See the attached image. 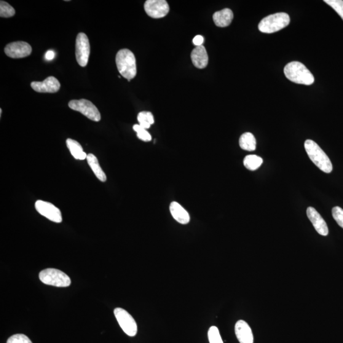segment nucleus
Instances as JSON below:
<instances>
[{
	"instance_id": "obj_1",
	"label": "nucleus",
	"mask_w": 343,
	"mask_h": 343,
	"mask_svg": "<svg viewBox=\"0 0 343 343\" xmlns=\"http://www.w3.org/2000/svg\"><path fill=\"white\" fill-rule=\"evenodd\" d=\"M287 79L297 84L310 85L315 82L314 77L303 64L294 61L284 68Z\"/></svg>"
},
{
	"instance_id": "obj_2",
	"label": "nucleus",
	"mask_w": 343,
	"mask_h": 343,
	"mask_svg": "<svg viewBox=\"0 0 343 343\" xmlns=\"http://www.w3.org/2000/svg\"><path fill=\"white\" fill-rule=\"evenodd\" d=\"M116 64L120 74L128 82L136 76V58L130 50L124 49L119 51L116 55Z\"/></svg>"
},
{
	"instance_id": "obj_3",
	"label": "nucleus",
	"mask_w": 343,
	"mask_h": 343,
	"mask_svg": "<svg viewBox=\"0 0 343 343\" xmlns=\"http://www.w3.org/2000/svg\"><path fill=\"white\" fill-rule=\"evenodd\" d=\"M304 147L308 157L317 167L324 173H331L332 164L330 159L315 141L308 139L305 141Z\"/></svg>"
},
{
	"instance_id": "obj_4",
	"label": "nucleus",
	"mask_w": 343,
	"mask_h": 343,
	"mask_svg": "<svg viewBox=\"0 0 343 343\" xmlns=\"http://www.w3.org/2000/svg\"><path fill=\"white\" fill-rule=\"evenodd\" d=\"M288 13H277L264 17L259 24V30L264 33H273L285 28L290 23Z\"/></svg>"
},
{
	"instance_id": "obj_5",
	"label": "nucleus",
	"mask_w": 343,
	"mask_h": 343,
	"mask_svg": "<svg viewBox=\"0 0 343 343\" xmlns=\"http://www.w3.org/2000/svg\"><path fill=\"white\" fill-rule=\"evenodd\" d=\"M40 280L46 285L67 288L71 285V279L65 273L55 269H47L39 274Z\"/></svg>"
},
{
	"instance_id": "obj_6",
	"label": "nucleus",
	"mask_w": 343,
	"mask_h": 343,
	"mask_svg": "<svg viewBox=\"0 0 343 343\" xmlns=\"http://www.w3.org/2000/svg\"><path fill=\"white\" fill-rule=\"evenodd\" d=\"M69 108L74 111H79L94 122H99L101 119L100 112L92 102L87 99L72 100L68 104Z\"/></svg>"
},
{
	"instance_id": "obj_7",
	"label": "nucleus",
	"mask_w": 343,
	"mask_h": 343,
	"mask_svg": "<svg viewBox=\"0 0 343 343\" xmlns=\"http://www.w3.org/2000/svg\"><path fill=\"white\" fill-rule=\"evenodd\" d=\"M114 314L123 332L130 337L135 336L138 332V326L132 315L121 308L115 309Z\"/></svg>"
},
{
	"instance_id": "obj_8",
	"label": "nucleus",
	"mask_w": 343,
	"mask_h": 343,
	"mask_svg": "<svg viewBox=\"0 0 343 343\" xmlns=\"http://www.w3.org/2000/svg\"><path fill=\"white\" fill-rule=\"evenodd\" d=\"M75 55L79 65L85 67L87 65L90 52L89 40L84 33L78 34L76 39Z\"/></svg>"
},
{
	"instance_id": "obj_9",
	"label": "nucleus",
	"mask_w": 343,
	"mask_h": 343,
	"mask_svg": "<svg viewBox=\"0 0 343 343\" xmlns=\"http://www.w3.org/2000/svg\"><path fill=\"white\" fill-rule=\"evenodd\" d=\"M169 5L165 0H147L144 4V10L152 18L164 17L169 12Z\"/></svg>"
},
{
	"instance_id": "obj_10",
	"label": "nucleus",
	"mask_w": 343,
	"mask_h": 343,
	"mask_svg": "<svg viewBox=\"0 0 343 343\" xmlns=\"http://www.w3.org/2000/svg\"><path fill=\"white\" fill-rule=\"evenodd\" d=\"M35 208L37 213L51 221L60 223L63 221L61 211L52 203L43 200H37Z\"/></svg>"
},
{
	"instance_id": "obj_11",
	"label": "nucleus",
	"mask_w": 343,
	"mask_h": 343,
	"mask_svg": "<svg viewBox=\"0 0 343 343\" xmlns=\"http://www.w3.org/2000/svg\"><path fill=\"white\" fill-rule=\"evenodd\" d=\"M5 53L9 58L20 59L28 57L31 54L32 48L31 45L25 42H15L10 43L5 47Z\"/></svg>"
},
{
	"instance_id": "obj_12",
	"label": "nucleus",
	"mask_w": 343,
	"mask_h": 343,
	"mask_svg": "<svg viewBox=\"0 0 343 343\" xmlns=\"http://www.w3.org/2000/svg\"><path fill=\"white\" fill-rule=\"evenodd\" d=\"M31 86L34 91L40 93H55L61 87L60 82L53 77L47 78L44 82H31Z\"/></svg>"
},
{
	"instance_id": "obj_13",
	"label": "nucleus",
	"mask_w": 343,
	"mask_h": 343,
	"mask_svg": "<svg viewBox=\"0 0 343 343\" xmlns=\"http://www.w3.org/2000/svg\"><path fill=\"white\" fill-rule=\"evenodd\" d=\"M307 214L308 219L312 222L316 231L319 234L322 236H327L329 234L328 225L316 209L309 207L307 208Z\"/></svg>"
},
{
	"instance_id": "obj_14",
	"label": "nucleus",
	"mask_w": 343,
	"mask_h": 343,
	"mask_svg": "<svg viewBox=\"0 0 343 343\" xmlns=\"http://www.w3.org/2000/svg\"><path fill=\"white\" fill-rule=\"evenodd\" d=\"M236 336L240 343H254V336L250 326L246 321H238L235 327Z\"/></svg>"
},
{
	"instance_id": "obj_15",
	"label": "nucleus",
	"mask_w": 343,
	"mask_h": 343,
	"mask_svg": "<svg viewBox=\"0 0 343 343\" xmlns=\"http://www.w3.org/2000/svg\"><path fill=\"white\" fill-rule=\"evenodd\" d=\"M193 64L198 69H203L207 67L208 63V57L205 48L202 46L196 47L191 53Z\"/></svg>"
},
{
	"instance_id": "obj_16",
	"label": "nucleus",
	"mask_w": 343,
	"mask_h": 343,
	"mask_svg": "<svg viewBox=\"0 0 343 343\" xmlns=\"http://www.w3.org/2000/svg\"><path fill=\"white\" fill-rule=\"evenodd\" d=\"M170 212L174 219L179 223L182 224L189 223V214L179 203L172 202L170 205Z\"/></svg>"
},
{
	"instance_id": "obj_17",
	"label": "nucleus",
	"mask_w": 343,
	"mask_h": 343,
	"mask_svg": "<svg viewBox=\"0 0 343 343\" xmlns=\"http://www.w3.org/2000/svg\"><path fill=\"white\" fill-rule=\"evenodd\" d=\"M233 20V13L232 10L224 9L221 11L216 12L213 15V20L217 26L224 28L228 26Z\"/></svg>"
},
{
	"instance_id": "obj_18",
	"label": "nucleus",
	"mask_w": 343,
	"mask_h": 343,
	"mask_svg": "<svg viewBox=\"0 0 343 343\" xmlns=\"http://www.w3.org/2000/svg\"><path fill=\"white\" fill-rule=\"evenodd\" d=\"M66 145L75 159L80 160L87 159V155L84 152L81 144L77 141L68 139L66 140Z\"/></svg>"
},
{
	"instance_id": "obj_19",
	"label": "nucleus",
	"mask_w": 343,
	"mask_h": 343,
	"mask_svg": "<svg viewBox=\"0 0 343 343\" xmlns=\"http://www.w3.org/2000/svg\"><path fill=\"white\" fill-rule=\"evenodd\" d=\"M87 160L88 165L90 166L91 169L92 170L93 173H94L99 180L101 182H106L107 179L106 174L104 173L100 165H99L97 157L94 155L88 154Z\"/></svg>"
},
{
	"instance_id": "obj_20",
	"label": "nucleus",
	"mask_w": 343,
	"mask_h": 343,
	"mask_svg": "<svg viewBox=\"0 0 343 343\" xmlns=\"http://www.w3.org/2000/svg\"><path fill=\"white\" fill-rule=\"evenodd\" d=\"M239 144L242 149L248 151H253L256 147L255 137L250 132L243 134L240 137Z\"/></svg>"
},
{
	"instance_id": "obj_21",
	"label": "nucleus",
	"mask_w": 343,
	"mask_h": 343,
	"mask_svg": "<svg viewBox=\"0 0 343 343\" xmlns=\"http://www.w3.org/2000/svg\"><path fill=\"white\" fill-rule=\"evenodd\" d=\"M263 163V160L261 157L255 155H247L243 160V165L247 169L254 171L261 167Z\"/></svg>"
},
{
	"instance_id": "obj_22",
	"label": "nucleus",
	"mask_w": 343,
	"mask_h": 343,
	"mask_svg": "<svg viewBox=\"0 0 343 343\" xmlns=\"http://www.w3.org/2000/svg\"><path fill=\"white\" fill-rule=\"evenodd\" d=\"M138 120L139 125L142 127L145 128V129H147V128L151 127V125L154 124L155 122L154 115H153L151 112L149 111L139 112L138 116Z\"/></svg>"
},
{
	"instance_id": "obj_23",
	"label": "nucleus",
	"mask_w": 343,
	"mask_h": 343,
	"mask_svg": "<svg viewBox=\"0 0 343 343\" xmlns=\"http://www.w3.org/2000/svg\"><path fill=\"white\" fill-rule=\"evenodd\" d=\"M15 9L8 3L4 1L0 2V17H11L15 15Z\"/></svg>"
},
{
	"instance_id": "obj_24",
	"label": "nucleus",
	"mask_w": 343,
	"mask_h": 343,
	"mask_svg": "<svg viewBox=\"0 0 343 343\" xmlns=\"http://www.w3.org/2000/svg\"><path fill=\"white\" fill-rule=\"evenodd\" d=\"M134 130L137 132V136L141 141L149 142L151 141V136L147 132L145 128L142 127L140 125H135L133 127Z\"/></svg>"
},
{
	"instance_id": "obj_25",
	"label": "nucleus",
	"mask_w": 343,
	"mask_h": 343,
	"mask_svg": "<svg viewBox=\"0 0 343 343\" xmlns=\"http://www.w3.org/2000/svg\"><path fill=\"white\" fill-rule=\"evenodd\" d=\"M208 337L210 343H223L219 329L217 327L213 326L209 329Z\"/></svg>"
},
{
	"instance_id": "obj_26",
	"label": "nucleus",
	"mask_w": 343,
	"mask_h": 343,
	"mask_svg": "<svg viewBox=\"0 0 343 343\" xmlns=\"http://www.w3.org/2000/svg\"><path fill=\"white\" fill-rule=\"evenodd\" d=\"M324 2L331 7L335 11L338 13L343 20V1L342 0H325Z\"/></svg>"
},
{
	"instance_id": "obj_27",
	"label": "nucleus",
	"mask_w": 343,
	"mask_h": 343,
	"mask_svg": "<svg viewBox=\"0 0 343 343\" xmlns=\"http://www.w3.org/2000/svg\"><path fill=\"white\" fill-rule=\"evenodd\" d=\"M7 343H33L26 335L17 334L13 335L7 340Z\"/></svg>"
},
{
	"instance_id": "obj_28",
	"label": "nucleus",
	"mask_w": 343,
	"mask_h": 343,
	"mask_svg": "<svg viewBox=\"0 0 343 343\" xmlns=\"http://www.w3.org/2000/svg\"><path fill=\"white\" fill-rule=\"evenodd\" d=\"M332 214L335 221L343 228V209L339 207H335L332 208Z\"/></svg>"
},
{
	"instance_id": "obj_29",
	"label": "nucleus",
	"mask_w": 343,
	"mask_h": 343,
	"mask_svg": "<svg viewBox=\"0 0 343 343\" xmlns=\"http://www.w3.org/2000/svg\"><path fill=\"white\" fill-rule=\"evenodd\" d=\"M203 41H204V39L201 35H197L193 40V43L196 47L202 46Z\"/></svg>"
},
{
	"instance_id": "obj_30",
	"label": "nucleus",
	"mask_w": 343,
	"mask_h": 343,
	"mask_svg": "<svg viewBox=\"0 0 343 343\" xmlns=\"http://www.w3.org/2000/svg\"><path fill=\"white\" fill-rule=\"evenodd\" d=\"M55 58V52L53 50L47 51L45 53V58L47 61L52 60Z\"/></svg>"
},
{
	"instance_id": "obj_31",
	"label": "nucleus",
	"mask_w": 343,
	"mask_h": 343,
	"mask_svg": "<svg viewBox=\"0 0 343 343\" xmlns=\"http://www.w3.org/2000/svg\"><path fill=\"white\" fill-rule=\"evenodd\" d=\"M2 109H0V116H2Z\"/></svg>"
}]
</instances>
